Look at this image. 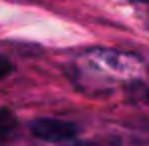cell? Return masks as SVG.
<instances>
[{"mask_svg":"<svg viewBox=\"0 0 149 146\" xmlns=\"http://www.w3.org/2000/svg\"><path fill=\"white\" fill-rule=\"evenodd\" d=\"M30 132L32 136L45 140V142H67L73 140L81 132V128L71 120H61V118H36L30 122Z\"/></svg>","mask_w":149,"mask_h":146,"instance_id":"6da1fadb","label":"cell"},{"mask_svg":"<svg viewBox=\"0 0 149 146\" xmlns=\"http://www.w3.org/2000/svg\"><path fill=\"white\" fill-rule=\"evenodd\" d=\"M14 70V64L10 62V58H6L4 54H0V80H4L6 76H10Z\"/></svg>","mask_w":149,"mask_h":146,"instance_id":"3957f363","label":"cell"},{"mask_svg":"<svg viewBox=\"0 0 149 146\" xmlns=\"http://www.w3.org/2000/svg\"><path fill=\"white\" fill-rule=\"evenodd\" d=\"M145 102L149 104V88H147V92H145Z\"/></svg>","mask_w":149,"mask_h":146,"instance_id":"5b68a950","label":"cell"},{"mask_svg":"<svg viewBox=\"0 0 149 146\" xmlns=\"http://www.w3.org/2000/svg\"><path fill=\"white\" fill-rule=\"evenodd\" d=\"M129 2H131V4H147L149 0H129Z\"/></svg>","mask_w":149,"mask_h":146,"instance_id":"277c9868","label":"cell"},{"mask_svg":"<svg viewBox=\"0 0 149 146\" xmlns=\"http://www.w3.org/2000/svg\"><path fill=\"white\" fill-rule=\"evenodd\" d=\"M69 146H91V144H83V142H81V144H69Z\"/></svg>","mask_w":149,"mask_h":146,"instance_id":"8992f818","label":"cell"},{"mask_svg":"<svg viewBox=\"0 0 149 146\" xmlns=\"http://www.w3.org/2000/svg\"><path fill=\"white\" fill-rule=\"evenodd\" d=\"M18 132V118L10 108H0V146L8 144L16 138Z\"/></svg>","mask_w":149,"mask_h":146,"instance_id":"7a4b0ae2","label":"cell"}]
</instances>
